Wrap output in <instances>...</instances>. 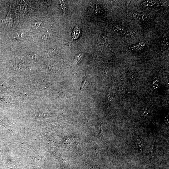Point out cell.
<instances>
[{"label":"cell","instance_id":"5","mask_svg":"<svg viewBox=\"0 0 169 169\" xmlns=\"http://www.w3.org/2000/svg\"><path fill=\"white\" fill-rule=\"evenodd\" d=\"M149 113V110H148L147 108H145V110L143 113V115L144 116H146Z\"/></svg>","mask_w":169,"mask_h":169},{"label":"cell","instance_id":"8","mask_svg":"<svg viewBox=\"0 0 169 169\" xmlns=\"http://www.w3.org/2000/svg\"><path fill=\"white\" fill-rule=\"evenodd\" d=\"M100 135L101 136H102V126H101V124L100 125Z\"/></svg>","mask_w":169,"mask_h":169},{"label":"cell","instance_id":"1","mask_svg":"<svg viewBox=\"0 0 169 169\" xmlns=\"http://www.w3.org/2000/svg\"><path fill=\"white\" fill-rule=\"evenodd\" d=\"M80 32L79 28L78 26H76L74 28L72 34V36L74 39H77L79 37Z\"/></svg>","mask_w":169,"mask_h":169},{"label":"cell","instance_id":"2","mask_svg":"<svg viewBox=\"0 0 169 169\" xmlns=\"http://www.w3.org/2000/svg\"><path fill=\"white\" fill-rule=\"evenodd\" d=\"M44 21L42 20L37 21L32 25V28L34 30L37 29L43 24Z\"/></svg>","mask_w":169,"mask_h":169},{"label":"cell","instance_id":"4","mask_svg":"<svg viewBox=\"0 0 169 169\" xmlns=\"http://www.w3.org/2000/svg\"><path fill=\"white\" fill-rule=\"evenodd\" d=\"M156 139V136H155V138L154 140L152 146L151 148V156L153 157V153L154 151V149L155 147V141Z\"/></svg>","mask_w":169,"mask_h":169},{"label":"cell","instance_id":"3","mask_svg":"<svg viewBox=\"0 0 169 169\" xmlns=\"http://www.w3.org/2000/svg\"><path fill=\"white\" fill-rule=\"evenodd\" d=\"M22 5L23 6H22V8H24V9L23 10V14L26 12L31 10L32 9H33L29 6L23 1Z\"/></svg>","mask_w":169,"mask_h":169},{"label":"cell","instance_id":"6","mask_svg":"<svg viewBox=\"0 0 169 169\" xmlns=\"http://www.w3.org/2000/svg\"><path fill=\"white\" fill-rule=\"evenodd\" d=\"M88 82L87 81L86 79H85V81H84V83H83V84H82V89H83L85 87H86L87 85V83Z\"/></svg>","mask_w":169,"mask_h":169},{"label":"cell","instance_id":"7","mask_svg":"<svg viewBox=\"0 0 169 169\" xmlns=\"http://www.w3.org/2000/svg\"><path fill=\"white\" fill-rule=\"evenodd\" d=\"M137 141H139V143H138L139 146L140 150L142 151L141 147L142 146L143 144L141 142L139 139H137Z\"/></svg>","mask_w":169,"mask_h":169}]
</instances>
